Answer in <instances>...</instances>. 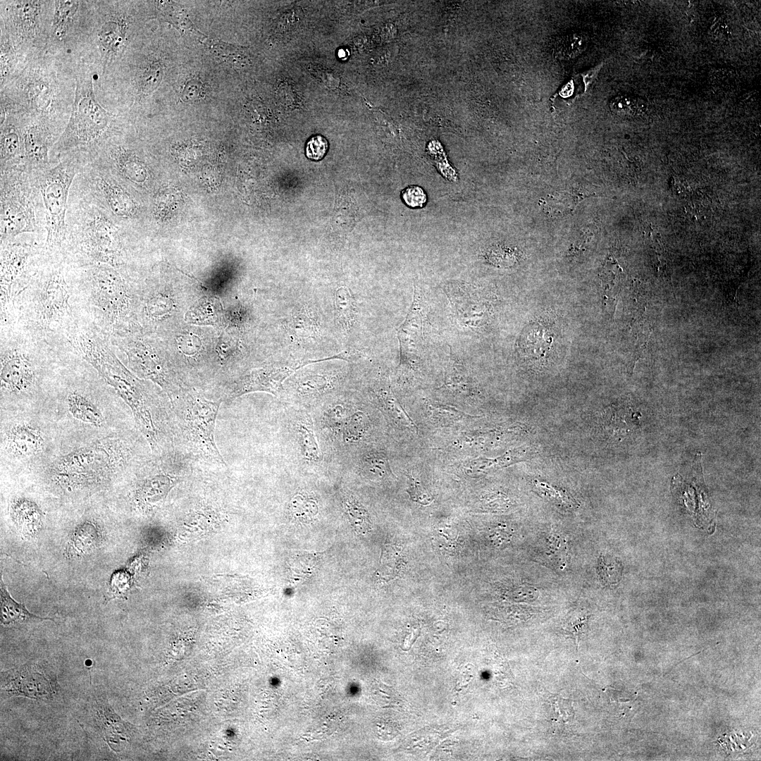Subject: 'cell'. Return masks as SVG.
Here are the masks:
<instances>
[{"mask_svg": "<svg viewBox=\"0 0 761 761\" xmlns=\"http://www.w3.org/2000/svg\"><path fill=\"white\" fill-rule=\"evenodd\" d=\"M69 264L61 253L43 251L35 259L28 280L17 297L11 324L18 322L23 333L47 342L66 336L80 318L76 314V288Z\"/></svg>", "mask_w": 761, "mask_h": 761, "instance_id": "cell-1", "label": "cell"}, {"mask_svg": "<svg viewBox=\"0 0 761 761\" xmlns=\"http://www.w3.org/2000/svg\"><path fill=\"white\" fill-rule=\"evenodd\" d=\"M66 340L117 390L131 407L140 428L150 443L156 444L158 432L143 387L115 355L109 337L93 324L81 321L68 331Z\"/></svg>", "mask_w": 761, "mask_h": 761, "instance_id": "cell-2", "label": "cell"}, {"mask_svg": "<svg viewBox=\"0 0 761 761\" xmlns=\"http://www.w3.org/2000/svg\"><path fill=\"white\" fill-rule=\"evenodd\" d=\"M80 201L68 214L70 229L61 251L64 258L75 266L102 264L119 267L121 245L115 221L89 195Z\"/></svg>", "mask_w": 761, "mask_h": 761, "instance_id": "cell-3", "label": "cell"}, {"mask_svg": "<svg viewBox=\"0 0 761 761\" xmlns=\"http://www.w3.org/2000/svg\"><path fill=\"white\" fill-rule=\"evenodd\" d=\"M77 267L81 271L75 287L87 303L90 323L107 335L124 329L129 297L116 268L102 264Z\"/></svg>", "mask_w": 761, "mask_h": 761, "instance_id": "cell-4", "label": "cell"}, {"mask_svg": "<svg viewBox=\"0 0 761 761\" xmlns=\"http://www.w3.org/2000/svg\"><path fill=\"white\" fill-rule=\"evenodd\" d=\"M78 165L67 159L36 175L42 198L47 237L44 247L47 253L61 252L66 241V211L70 187L81 172Z\"/></svg>", "mask_w": 761, "mask_h": 761, "instance_id": "cell-5", "label": "cell"}, {"mask_svg": "<svg viewBox=\"0 0 761 761\" xmlns=\"http://www.w3.org/2000/svg\"><path fill=\"white\" fill-rule=\"evenodd\" d=\"M37 177L24 170L1 171V242L39 231Z\"/></svg>", "mask_w": 761, "mask_h": 761, "instance_id": "cell-6", "label": "cell"}, {"mask_svg": "<svg viewBox=\"0 0 761 761\" xmlns=\"http://www.w3.org/2000/svg\"><path fill=\"white\" fill-rule=\"evenodd\" d=\"M110 125V115L95 100L92 80L77 83L69 123L57 143L59 151L87 145L101 139Z\"/></svg>", "mask_w": 761, "mask_h": 761, "instance_id": "cell-7", "label": "cell"}, {"mask_svg": "<svg viewBox=\"0 0 761 761\" xmlns=\"http://www.w3.org/2000/svg\"><path fill=\"white\" fill-rule=\"evenodd\" d=\"M42 343L23 333L9 338L1 333V392L19 395L31 389L37 376L35 353Z\"/></svg>", "mask_w": 761, "mask_h": 761, "instance_id": "cell-8", "label": "cell"}, {"mask_svg": "<svg viewBox=\"0 0 761 761\" xmlns=\"http://www.w3.org/2000/svg\"><path fill=\"white\" fill-rule=\"evenodd\" d=\"M40 252L35 245L12 240L1 242V326L12 320L15 301L25 287L32 261Z\"/></svg>", "mask_w": 761, "mask_h": 761, "instance_id": "cell-9", "label": "cell"}, {"mask_svg": "<svg viewBox=\"0 0 761 761\" xmlns=\"http://www.w3.org/2000/svg\"><path fill=\"white\" fill-rule=\"evenodd\" d=\"M221 401L211 402L199 395H192L181 416L185 432L195 450L206 459L225 464L214 440L216 416Z\"/></svg>", "mask_w": 761, "mask_h": 761, "instance_id": "cell-10", "label": "cell"}, {"mask_svg": "<svg viewBox=\"0 0 761 761\" xmlns=\"http://www.w3.org/2000/svg\"><path fill=\"white\" fill-rule=\"evenodd\" d=\"M111 447L104 445H95L68 455L58 461L53 468V472L60 479H68L76 475V478L86 476L87 478L116 469L123 462L125 452L122 445H118L110 452Z\"/></svg>", "mask_w": 761, "mask_h": 761, "instance_id": "cell-11", "label": "cell"}, {"mask_svg": "<svg viewBox=\"0 0 761 761\" xmlns=\"http://www.w3.org/2000/svg\"><path fill=\"white\" fill-rule=\"evenodd\" d=\"M423 307L419 292L414 291L412 305L397 332L400 347L399 366L405 370L414 369L419 359V352L423 345L425 323Z\"/></svg>", "mask_w": 761, "mask_h": 761, "instance_id": "cell-12", "label": "cell"}, {"mask_svg": "<svg viewBox=\"0 0 761 761\" xmlns=\"http://www.w3.org/2000/svg\"><path fill=\"white\" fill-rule=\"evenodd\" d=\"M318 361H321V359L305 360L289 366H271L253 370L235 384L229 393L228 397L233 399L256 391L276 395L280 390L283 382L292 373L307 364Z\"/></svg>", "mask_w": 761, "mask_h": 761, "instance_id": "cell-13", "label": "cell"}, {"mask_svg": "<svg viewBox=\"0 0 761 761\" xmlns=\"http://www.w3.org/2000/svg\"><path fill=\"white\" fill-rule=\"evenodd\" d=\"M24 171L37 175L49 168V135L40 125H32L23 132Z\"/></svg>", "mask_w": 761, "mask_h": 761, "instance_id": "cell-14", "label": "cell"}, {"mask_svg": "<svg viewBox=\"0 0 761 761\" xmlns=\"http://www.w3.org/2000/svg\"><path fill=\"white\" fill-rule=\"evenodd\" d=\"M1 675L10 679L9 683L1 682L2 690L8 693L32 698L47 697L51 693V688L47 679L41 673L33 671L32 667L25 665Z\"/></svg>", "mask_w": 761, "mask_h": 761, "instance_id": "cell-15", "label": "cell"}, {"mask_svg": "<svg viewBox=\"0 0 761 761\" xmlns=\"http://www.w3.org/2000/svg\"><path fill=\"white\" fill-rule=\"evenodd\" d=\"M109 163L103 167L113 175L121 177L137 184H144L149 178L146 165L135 155L122 148L110 150Z\"/></svg>", "mask_w": 761, "mask_h": 761, "instance_id": "cell-16", "label": "cell"}, {"mask_svg": "<svg viewBox=\"0 0 761 761\" xmlns=\"http://www.w3.org/2000/svg\"><path fill=\"white\" fill-rule=\"evenodd\" d=\"M6 444L9 452L16 456H30L42 450L44 438L37 428L27 424H19L9 430Z\"/></svg>", "mask_w": 761, "mask_h": 761, "instance_id": "cell-17", "label": "cell"}, {"mask_svg": "<svg viewBox=\"0 0 761 761\" xmlns=\"http://www.w3.org/2000/svg\"><path fill=\"white\" fill-rule=\"evenodd\" d=\"M24 170L23 140L13 127L1 129V171Z\"/></svg>", "mask_w": 761, "mask_h": 761, "instance_id": "cell-18", "label": "cell"}, {"mask_svg": "<svg viewBox=\"0 0 761 761\" xmlns=\"http://www.w3.org/2000/svg\"><path fill=\"white\" fill-rule=\"evenodd\" d=\"M528 452L525 450L516 449L509 450L496 458L479 457L464 463L462 468L465 474L471 477H480L492 469L508 466L526 459Z\"/></svg>", "mask_w": 761, "mask_h": 761, "instance_id": "cell-19", "label": "cell"}, {"mask_svg": "<svg viewBox=\"0 0 761 761\" xmlns=\"http://www.w3.org/2000/svg\"><path fill=\"white\" fill-rule=\"evenodd\" d=\"M11 514L22 533L32 535L42 523V512L37 505L26 499H18L12 503Z\"/></svg>", "mask_w": 761, "mask_h": 761, "instance_id": "cell-20", "label": "cell"}, {"mask_svg": "<svg viewBox=\"0 0 761 761\" xmlns=\"http://www.w3.org/2000/svg\"><path fill=\"white\" fill-rule=\"evenodd\" d=\"M31 620H51L30 612L24 604L13 600L1 580V623L4 625L24 623Z\"/></svg>", "mask_w": 761, "mask_h": 761, "instance_id": "cell-21", "label": "cell"}, {"mask_svg": "<svg viewBox=\"0 0 761 761\" xmlns=\"http://www.w3.org/2000/svg\"><path fill=\"white\" fill-rule=\"evenodd\" d=\"M67 406L71 415L76 419L101 426L104 424V416L98 407L85 395L73 391L67 397Z\"/></svg>", "mask_w": 761, "mask_h": 761, "instance_id": "cell-22", "label": "cell"}, {"mask_svg": "<svg viewBox=\"0 0 761 761\" xmlns=\"http://www.w3.org/2000/svg\"><path fill=\"white\" fill-rule=\"evenodd\" d=\"M101 533L91 522L80 525L73 533L67 547L69 557L82 555L92 551L101 542Z\"/></svg>", "mask_w": 761, "mask_h": 761, "instance_id": "cell-23", "label": "cell"}, {"mask_svg": "<svg viewBox=\"0 0 761 761\" xmlns=\"http://www.w3.org/2000/svg\"><path fill=\"white\" fill-rule=\"evenodd\" d=\"M583 194L567 191L555 192L541 199L538 204L551 217L566 216L572 212L583 199Z\"/></svg>", "mask_w": 761, "mask_h": 761, "instance_id": "cell-24", "label": "cell"}, {"mask_svg": "<svg viewBox=\"0 0 761 761\" xmlns=\"http://www.w3.org/2000/svg\"><path fill=\"white\" fill-rule=\"evenodd\" d=\"M378 402L384 412L397 424L416 431L417 428L412 419L404 411L388 386L381 388L377 392Z\"/></svg>", "mask_w": 761, "mask_h": 761, "instance_id": "cell-25", "label": "cell"}, {"mask_svg": "<svg viewBox=\"0 0 761 761\" xmlns=\"http://www.w3.org/2000/svg\"><path fill=\"white\" fill-rule=\"evenodd\" d=\"M588 45V38L583 33H569L557 38L553 51L559 59H572L582 54Z\"/></svg>", "mask_w": 761, "mask_h": 761, "instance_id": "cell-26", "label": "cell"}, {"mask_svg": "<svg viewBox=\"0 0 761 761\" xmlns=\"http://www.w3.org/2000/svg\"><path fill=\"white\" fill-rule=\"evenodd\" d=\"M360 469L366 477L372 480H381L392 474L388 457L382 452L365 454Z\"/></svg>", "mask_w": 761, "mask_h": 761, "instance_id": "cell-27", "label": "cell"}, {"mask_svg": "<svg viewBox=\"0 0 761 761\" xmlns=\"http://www.w3.org/2000/svg\"><path fill=\"white\" fill-rule=\"evenodd\" d=\"M290 512L292 519L309 524L315 519L318 507L317 501L310 494L302 493L295 495L290 502Z\"/></svg>", "mask_w": 761, "mask_h": 761, "instance_id": "cell-28", "label": "cell"}, {"mask_svg": "<svg viewBox=\"0 0 761 761\" xmlns=\"http://www.w3.org/2000/svg\"><path fill=\"white\" fill-rule=\"evenodd\" d=\"M344 510L357 532L364 534L371 529V522L366 509L350 496L342 501Z\"/></svg>", "mask_w": 761, "mask_h": 761, "instance_id": "cell-29", "label": "cell"}, {"mask_svg": "<svg viewBox=\"0 0 761 761\" xmlns=\"http://www.w3.org/2000/svg\"><path fill=\"white\" fill-rule=\"evenodd\" d=\"M334 304L339 323L348 329L354 319L355 307L354 299L347 288L340 287L336 291Z\"/></svg>", "mask_w": 761, "mask_h": 761, "instance_id": "cell-30", "label": "cell"}, {"mask_svg": "<svg viewBox=\"0 0 761 761\" xmlns=\"http://www.w3.org/2000/svg\"><path fill=\"white\" fill-rule=\"evenodd\" d=\"M427 412L431 421L441 426H450L469 416L453 407L435 403L427 405Z\"/></svg>", "mask_w": 761, "mask_h": 761, "instance_id": "cell-31", "label": "cell"}, {"mask_svg": "<svg viewBox=\"0 0 761 761\" xmlns=\"http://www.w3.org/2000/svg\"><path fill=\"white\" fill-rule=\"evenodd\" d=\"M298 437L304 457L311 461H317L320 450L311 422L302 421L297 427Z\"/></svg>", "mask_w": 761, "mask_h": 761, "instance_id": "cell-32", "label": "cell"}, {"mask_svg": "<svg viewBox=\"0 0 761 761\" xmlns=\"http://www.w3.org/2000/svg\"><path fill=\"white\" fill-rule=\"evenodd\" d=\"M123 38V27L115 21L105 23L99 32V42L109 53L116 52L121 47Z\"/></svg>", "mask_w": 761, "mask_h": 761, "instance_id": "cell-33", "label": "cell"}, {"mask_svg": "<svg viewBox=\"0 0 761 761\" xmlns=\"http://www.w3.org/2000/svg\"><path fill=\"white\" fill-rule=\"evenodd\" d=\"M163 66L158 61L151 62L140 74L138 80L139 92L147 96L155 90L161 81Z\"/></svg>", "mask_w": 761, "mask_h": 761, "instance_id": "cell-34", "label": "cell"}, {"mask_svg": "<svg viewBox=\"0 0 761 761\" xmlns=\"http://www.w3.org/2000/svg\"><path fill=\"white\" fill-rule=\"evenodd\" d=\"M78 1H56V13L54 21V35L61 39L65 34L68 24L78 8Z\"/></svg>", "mask_w": 761, "mask_h": 761, "instance_id": "cell-35", "label": "cell"}, {"mask_svg": "<svg viewBox=\"0 0 761 761\" xmlns=\"http://www.w3.org/2000/svg\"><path fill=\"white\" fill-rule=\"evenodd\" d=\"M344 431V439L347 442L359 441L366 433L369 421L366 414L360 411L354 413L347 420Z\"/></svg>", "mask_w": 761, "mask_h": 761, "instance_id": "cell-36", "label": "cell"}, {"mask_svg": "<svg viewBox=\"0 0 761 761\" xmlns=\"http://www.w3.org/2000/svg\"><path fill=\"white\" fill-rule=\"evenodd\" d=\"M533 484L536 490L548 500L569 508L575 505L574 500L566 491L538 480L534 481Z\"/></svg>", "mask_w": 761, "mask_h": 761, "instance_id": "cell-37", "label": "cell"}, {"mask_svg": "<svg viewBox=\"0 0 761 761\" xmlns=\"http://www.w3.org/2000/svg\"><path fill=\"white\" fill-rule=\"evenodd\" d=\"M547 555L552 559L559 566L563 569L567 564V542L564 536L559 533H552L549 536L547 543Z\"/></svg>", "mask_w": 761, "mask_h": 761, "instance_id": "cell-38", "label": "cell"}, {"mask_svg": "<svg viewBox=\"0 0 761 761\" xmlns=\"http://www.w3.org/2000/svg\"><path fill=\"white\" fill-rule=\"evenodd\" d=\"M641 103L631 96H619L611 100L610 108L614 113L622 116H633L641 110Z\"/></svg>", "mask_w": 761, "mask_h": 761, "instance_id": "cell-39", "label": "cell"}, {"mask_svg": "<svg viewBox=\"0 0 761 761\" xmlns=\"http://www.w3.org/2000/svg\"><path fill=\"white\" fill-rule=\"evenodd\" d=\"M445 385L453 391L464 392L469 388V380L459 365H451L447 373Z\"/></svg>", "mask_w": 761, "mask_h": 761, "instance_id": "cell-40", "label": "cell"}, {"mask_svg": "<svg viewBox=\"0 0 761 761\" xmlns=\"http://www.w3.org/2000/svg\"><path fill=\"white\" fill-rule=\"evenodd\" d=\"M588 619L589 615L587 613L583 612H575L567 619L564 629L576 641H579L587 627Z\"/></svg>", "mask_w": 761, "mask_h": 761, "instance_id": "cell-41", "label": "cell"}, {"mask_svg": "<svg viewBox=\"0 0 761 761\" xmlns=\"http://www.w3.org/2000/svg\"><path fill=\"white\" fill-rule=\"evenodd\" d=\"M328 147V141L321 135L312 137L307 143L306 155L314 161H318L323 158Z\"/></svg>", "mask_w": 761, "mask_h": 761, "instance_id": "cell-42", "label": "cell"}, {"mask_svg": "<svg viewBox=\"0 0 761 761\" xmlns=\"http://www.w3.org/2000/svg\"><path fill=\"white\" fill-rule=\"evenodd\" d=\"M402 197L405 204L412 208L423 206L427 200L424 190L416 185L406 187L402 193Z\"/></svg>", "mask_w": 761, "mask_h": 761, "instance_id": "cell-43", "label": "cell"}, {"mask_svg": "<svg viewBox=\"0 0 761 761\" xmlns=\"http://www.w3.org/2000/svg\"><path fill=\"white\" fill-rule=\"evenodd\" d=\"M409 486L407 489L411 499L423 505H428L433 500V497L427 490L413 476H409Z\"/></svg>", "mask_w": 761, "mask_h": 761, "instance_id": "cell-44", "label": "cell"}, {"mask_svg": "<svg viewBox=\"0 0 761 761\" xmlns=\"http://www.w3.org/2000/svg\"><path fill=\"white\" fill-rule=\"evenodd\" d=\"M204 88L202 82L197 79L187 81L182 92V99L186 102H192L204 97Z\"/></svg>", "mask_w": 761, "mask_h": 761, "instance_id": "cell-45", "label": "cell"}, {"mask_svg": "<svg viewBox=\"0 0 761 761\" xmlns=\"http://www.w3.org/2000/svg\"><path fill=\"white\" fill-rule=\"evenodd\" d=\"M347 415V412L342 405H335L327 412L326 422L331 427H338L346 421Z\"/></svg>", "mask_w": 761, "mask_h": 761, "instance_id": "cell-46", "label": "cell"}, {"mask_svg": "<svg viewBox=\"0 0 761 761\" xmlns=\"http://www.w3.org/2000/svg\"><path fill=\"white\" fill-rule=\"evenodd\" d=\"M292 326L295 328V333L297 335L309 336L314 331V326L311 318L304 314L297 316L294 319Z\"/></svg>", "mask_w": 761, "mask_h": 761, "instance_id": "cell-47", "label": "cell"}, {"mask_svg": "<svg viewBox=\"0 0 761 761\" xmlns=\"http://www.w3.org/2000/svg\"><path fill=\"white\" fill-rule=\"evenodd\" d=\"M327 385V380L322 376H310L301 382L300 388L305 393L320 391Z\"/></svg>", "mask_w": 761, "mask_h": 761, "instance_id": "cell-48", "label": "cell"}, {"mask_svg": "<svg viewBox=\"0 0 761 761\" xmlns=\"http://www.w3.org/2000/svg\"><path fill=\"white\" fill-rule=\"evenodd\" d=\"M553 707L556 709V712L560 718H562L564 721L569 719L571 714H574L573 709L571 705L570 701L558 698L553 703Z\"/></svg>", "mask_w": 761, "mask_h": 761, "instance_id": "cell-49", "label": "cell"}]
</instances>
